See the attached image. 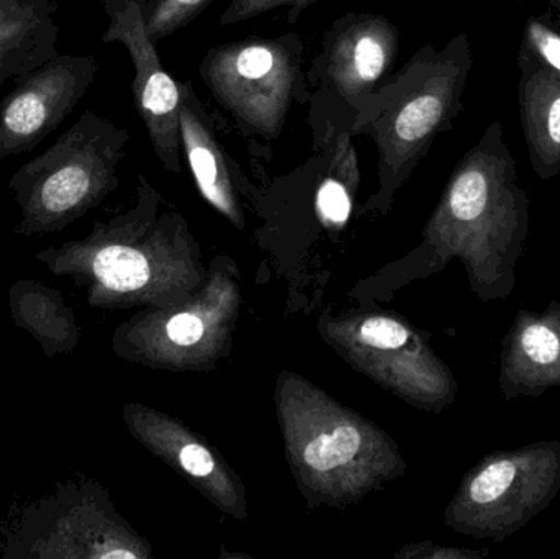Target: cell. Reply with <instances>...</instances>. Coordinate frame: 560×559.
<instances>
[{
    "mask_svg": "<svg viewBox=\"0 0 560 559\" xmlns=\"http://www.w3.org/2000/svg\"><path fill=\"white\" fill-rule=\"evenodd\" d=\"M342 347L364 373L398 393L411 394V366L436 368L438 361L408 325L388 315H368L346 322Z\"/></svg>",
    "mask_w": 560,
    "mask_h": 559,
    "instance_id": "obj_14",
    "label": "cell"
},
{
    "mask_svg": "<svg viewBox=\"0 0 560 559\" xmlns=\"http://www.w3.org/2000/svg\"><path fill=\"white\" fill-rule=\"evenodd\" d=\"M130 133L92 110L81 117L9 180L20 220L16 235L62 232L117 190L118 166Z\"/></svg>",
    "mask_w": 560,
    "mask_h": 559,
    "instance_id": "obj_4",
    "label": "cell"
},
{
    "mask_svg": "<svg viewBox=\"0 0 560 559\" xmlns=\"http://www.w3.org/2000/svg\"><path fill=\"white\" fill-rule=\"evenodd\" d=\"M472 66L467 33L441 49L427 43L365 98L355 112L352 137L372 138L377 147L378 187L362 212L387 213L438 135L453 130Z\"/></svg>",
    "mask_w": 560,
    "mask_h": 559,
    "instance_id": "obj_1",
    "label": "cell"
},
{
    "mask_svg": "<svg viewBox=\"0 0 560 559\" xmlns=\"http://www.w3.org/2000/svg\"><path fill=\"white\" fill-rule=\"evenodd\" d=\"M510 2H522V0H510ZM548 2L551 3L558 12H560V0H548Z\"/></svg>",
    "mask_w": 560,
    "mask_h": 559,
    "instance_id": "obj_23",
    "label": "cell"
},
{
    "mask_svg": "<svg viewBox=\"0 0 560 559\" xmlns=\"http://www.w3.org/2000/svg\"><path fill=\"white\" fill-rule=\"evenodd\" d=\"M161 206L160 193L140 176L133 209L95 222L84 238L43 249L35 258L52 275L84 288L91 307L161 305L167 301L170 242L187 232L183 217Z\"/></svg>",
    "mask_w": 560,
    "mask_h": 559,
    "instance_id": "obj_3",
    "label": "cell"
},
{
    "mask_svg": "<svg viewBox=\"0 0 560 559\" xmlns=\"http://www.w3.org/2000/svg\"><path fill=\"white\" fill-rule=\"evenodd\" d=\"M398 53L400 32L387 16L345 13L326 30L310 62V88L323 89L358 112L390 74Z\"/></svg>",
    "mask_w": 560,
    "mask_h": 559,
    "instance_id": "obj_10",
    "label": "cell"
},
{
    "mask_svg": "<svg viewBox=\"0 0 560 559\" xmlns=\"http://www.w3.org/2000/svg\"><path fill=\"white\" fill-rule=\"evenodd\" d=\"M91 55H55L13 78L0 101V160L35 150L78 107L97 75Z\"/></svg>",
    "mask_w": 560,
    "mask_h": 559,
    "instance_id": "obj_9",
    "label": "cell"
},
{
    "mask_svg": "<svg viewBox=\"0 0 560 559\" xmlns=\"http://www.w3.org/2000/svg\"><path fill=\"white\" fill-rule=\"evenodd\" d=\"M515 348L529 368L542 371L546 376L560 370V334L546 322H529L522 327Z\"/></svg>",
    "mask_w": 560,
    "mask_h": 559,
    "instance_id": "obj_20",
    "label": "cell"
},
{
    "mask_svg": "<svg viewBox=\"0 0 560 559\" xmlns=\"http://www.w3.org/2000/svg\"><path fill=\"white\" fill-rule=\"evenodd\" d=\"M235 301L236 298L230 299L215 311V298L210 294L176 314L141 312L115 330V353L151 366L192 361V354L202 360V350H213L220 338L229 334Z\"/></svg>",
    "mask_w": 560,
    "mask_h": 559,
    "instance_id": "obj_12",
    "label": "cell"
},
{
    "mask_svg": "<svg viewBox=\"0 0 560 559\" xmlns=\"http://www.w3.org/2000/svg\"><path fill=\"white\" fill-rule=\"evenodd\" d=\"M7 78L5 75H0V89H2V85L5 84Z\"/></svg>",
    "mask_w": 560,
    "mask_h": 559,
    "instance_id": "obj_24",
    "label": "cell"
},
{
    "mask_svg": "<svg viewBox=\"0 0 560 559\" xmlns=\"http://www.w3.org/2000/svg\"><path fill=\"white\" fill-rule=\"evenodd\" d=\"M13 325L25 330L46 358L71 354L81 341V325L58 289L35 279H19L9 288Z\"/></svg>",
    "mask_w": 560,
    "mask_h": 559,
    "instance_id": "obj_17",
    "label": "cell"
},
{
    "mask_svg": "<svg viewBox=\"0 0 560 559\" xmlns=\"http://www.w3.org/2000/svg\"><path fill=\"white\" fill-rule=\"evenodd\" d=\"M523 42L560 74V32L555 26L533 16L526 22Z\"/></svg>",
    "mask_w": 560,
    "mask_h": 559,
    "instance_id": "obj_22",
    "label": "cell"
},
{
    "mask_svg": "<svg viewBox=\"0 0 560 559\" xmlns=\"http://www.w3.org/2000/svg\"><path fill=\"white\" fill-rule=\"evenodd\" d=\"M124 420L141 445L186 476L217 508L238 521L246 519L242 482L202 440L166 414L148 409L141 404H127Z\"/></svg>",
    "mask_w": 560,
    "mask_h": 559,
    "instance_id": "obj_13",
    "label": "cell"
},
{
    "mask_svg": "<svg viewBox=\"0 0 560 559\" xmlns=\"http://www.w3.org/2000/svg\"><path fill=\"white\" fill-rule=\"evenodd\" d=\"M215 0H144V22L154 43L183 30Z\"/></svg>",
    "mask_w": 560,
    "mask_h": 559,
    "instance_id": "obj_19",
    "label": "cell"
},
{
    "mask_svg": "<svg viewBox=\"0 0 560 559\" xmlns=\"http://www.w3.org/2000/svg\"><path fill=\"white\" fill-rule=\"evenodd\" d=\"M56 10L52 0L0 2V75L16 78L58 55Z\"/></svg>",
    "mask_w": 560,
    "mask_h": 559,
    "instance_id": "obj_16",
    "label": "cell"
},
{
    "mask_svg": "<svg viewBox=\"0 0 560 559\" xmlns=\"http://www.w3.org/2000/svg\"><path fill=\"white\" fill-rule=\"evenodd\" d=\"M523 456H503L487 463L474 475L460 492L457 508L472 509L476 514L489 515L502 505L515 501L523 488Z\"/></svg>",
    "mask_w": 560,
    "mask_h": 559,
    "instance_id": "obj_18",
    "label": "cell"
},
{
    "mask_svg": "<svg viewBox=\"0 0 560 559\" xmlns=\"http://www.w3.org/2000/svg\"><path fill=\"white\" fill-rule=\"evenodd\" d=\"M518 101L533 171L541 179L560 173V74L525 42L518 55Z\"/></svg>",
    "mask_w": 560,
    "mask_h": 559,
    "instance_id": "obj_15",
    "label": "cell"
},
{
    "mask_svg": "<svg viewBox=\"0 0 560 559\" xmlns=\"http://www.w3.org/2000/svg\"><path fill=\"white\" fill-rule=\"evenodd\" d=\"M528 196L499 120L492 121L454 167L427 226L434 245L464 248L525 235Z\"/></svg>",
    "mask_w": 560,
    "mask_h": 559,
    "instance_id": "obj_7",
    "label": "cell"
},
{
    "mask_svg": "<svg viewBox=\"0 0 560 559\" xmlns=\"http://www.w3.org/2000/svg\"><path fill=\"white\" fill-rule=\"evenodd\" d=\"M151 555L94 479L58 482L10 509L0 525L3 559H141Z\"/></svg>",
    "mask_w": 560,
    "mask_h": 559,
    "instance_id": "obj_6",
    "label": "cell"
},
{
    "mask_svg": "<svg viewBox=\"0 0 560 559\" xmlns=\"http://www.w3.org/2000/svg\"><path fill=\"white\" fill-rule=\"evenodd\" d=\"M316 2L318 0H232L225 12L220 15L219 25H236V23L265 15V13L272 12V10L280 9V7L289 9L287 22L293 25L302 15L303 10L308 9Z\"/></svg>",
    "mask_w": 560,
    "mask_h": 559,
    "instance_id": "obj_21",
    "label": "cell"
},
{
    "mask_svg": "<svg viewBox=\"0 0 560 559\" xmlns=\"http://www.w3.org/2000/svg\"><path fill=\"white\" fill-rule=\"evenodd\" d=\"M144 0H104L108 26L104 43H121L135 68V108L147 127L151 147L167 173L183 170L179 81L171 78L144 22Z\"/></svg>",
    "mask_w": 560,
    "mask_h": 559,
    "instance_id": "obj_8",
    "label": "cell"
},
{
    "mask_svg": "<svg viewBox=\"0 0 560 559\" xmlns=\"http://www.w3.org/2000/svg\"><path fill=\"white\" fill-rule=\"evenodd\" d=\"M179 127L183 154L200 196L243 229L245 200L256 199L255 186L232 156L226 118L207 108L192 81H179Z\"/></svg>",
    "mask_w": 560,
    "mask_h": 559,
    "instance_id": "obj_11",
    "label": "cell"
},
{
    "mask_svg": "<svg viewBox=\"0 0 560 559\" xmlns=\"http://www.w3.org/2000/svg\"><path fill=\"white\" fill-rule=\"evenodd\" d=\"M203 84L245 138L278 140L293 108L312 97L305 42L295 32L252 35L213 46L199 66Z\"/></svg>",
    "mask_w": 560,
    "mask_h": 559,
    "instance_id": "obj_5",
    "label": "cell"
},
{
    "mask_svg": "<svg viewBox=\"0 0 560 559\" xmlns=\"http://www.w3.org/2000/svg\"><path fill=\"white\" fill-rule=\"evenodd\" d=\"M278 409L290 468L312 502L348 505L404 471L382 430L299 374L279 380Z\"/></svg>",
    "mask_w": 560,
    "mask_h": 559,
    "instance_id": "obj_2",
    "label": "cell"
},
{
    "mask_svg": "<svg viewBox=\"0 0 560 559\" xmlns=\"http://www.w3.org/2000/svg\"><path fill=\"white\" fill-rule=\"evenodd\" d=\"M0 2H5V0H0Z\"/></svg>",
    "mask_w": 560,
    "mask_h": 559,
    "instance_id": "obj_25",
    "label": "cell"
}]
</instances>
